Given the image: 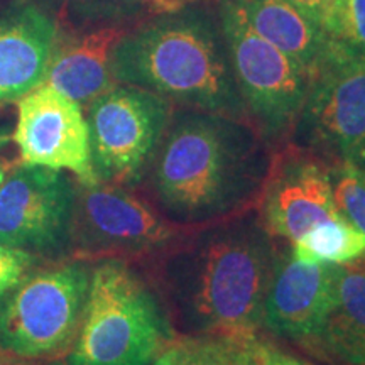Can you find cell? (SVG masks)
<instances>
[{
	"label": "cell",
	"mask_w": 365,
	"mask_h": 365,
	"mask_svg": "<svg viewBox=\"0 0 365 365\" xmlns=\"http://www.w3.org/2000/svg\"><path fill=\"white\" fill-rule=\"evenodd\" d=\"M43 365H66V362L61 359H54V360H43Z\"/></svg>",
	"instance_id": "obj_29"
},
{
	"label": "cell",
	"mask_w": 365,
	"mask_h": 365,
	"mask_svg": "<svg viewBox=\"0 0 365 365\" xmlns=\"http://www.w3.org/2000/svg\"><path fill=\"white\" fill-rule=\"evenodd\" d=\"M143 6V0H81L85 17L98 19V17H112L115 14L125 16L127 11Z\"/></svg>",
	"instance_id": "obj_25"
},
{
	"label": "cell",
	"mask_w": 365,
	"mask_h": 365,
	"mask_svg": "<svg viewBox=\"0 0 365 365\" xmlns=\"http://www.w3.org/2000/svg\"><path fill=\"white\" fill-rule=\"evenodd\" d=\"M220 33L250 124L271 149L287 143L307 97L308 71L255 33L232 0L222 4Z\"/></svg>",
	"instance_id": "obj_6"
},
{
	"label": "cell",
	"mask_w": 365,
	"mask_h": 365,
	"mask_svg": "<svg viewBox=\"0 0 365 365\" xmlns=\"http://www.w3.org/2000/svg\"><path fill=\"white\" fill-rule=\"evenodd\" d=\"M12 139L19 149L21 164L68 171L85 186L98 182L83 107L48 83L17 102Z\"/></svg>",
	"instance_id": "obj_12"
},
{
	"label": "cell",
	"mask_w": 365,
	"mask_h": 365,
	"mask_svg": "<svg viewBox=\"0 0 365 365\" xmlns=\"http://www.w3.org/2000/svg\"><path fill=\"white\" fill-rule=\"evenodd\" d=\"M191 230L195 228L168 220L148 196L137 195L127 186L76 182L70 242L73 259L150 262Z\"/></svg>",
	"instance_id": "obj_7"
},
{
	"label": "cell",
	"mask_w": 365,
	"mask_h": 365,
	"mask_svg": "<svg viewBox=\"0 0 365 365\" xmlns=\"http://www.w3.org/2000/svg\"><path fill=\"white\" fill-rule=\"evenodd\" d=\"M327 36L365 58V0H341L327 27Z\"/></svg>",
	"instance_id": "obj_21"
},
{
	"label": "cell",
	"mask_w": 365,
	"mask_h": 365,
	"mask_svg": "<svg viewBox=\"0 0 365 365\" xmlns=\"http://www.w3.org/2000/svg\"><path fill=\"white\" fill-rule=\"evenodd\" d=\"M222 33L196 14H166L132 27L112 54L118 85L154 91L182 108L250 122Z\"/></svg>",
	"instance_id": "obj_3"
},
{
	"label": "cell",
	"mask_w": 365,
	"mask_h": 365,
	"mask_svg": "<svg viewBox=\"0 0 365 365\" xmlns=\"http://www.w3.org/2000/svg\"><path fill=\"white\" fill-rule=\"evenodd\" d=\"M19 161L17 159H7V158H0V188L6 182V180L11 176V173L16 170Z\"/></svg>",
	"instance_id": "obj_26"
},
{
	"label": "cell",
	"mask_w": 365,
	"mask_h": 365,
	"mask_svg": "<svg viewBox=\"0 0 365 365\" xmlns=\"http://www.w3.org/2000/svg\"><path fill=\"white\" fill-rule=\"evenodd\" d=\"M291 252L303 262L346 266L365 255V235L340 213L298 237Z\"/></svg>",
	"instance_id": "obj_18"
},
{
	"label": "cell",
	"mask_w": 365,
	"mask_h": 365,
	"mask_svg": "<svg viewBox=\"0 0 365 365\" xmlns=\"http://www.w3.org/2000/svg\"><path fill=\"white\" fill-rule=\"evenodd\" d=\"M56 38V19L34 0H16L0 12V107L44 83Z\"/></svg>",
	"instance_id": "obj_14"
},
{
	"label": "cell",
	"mask_w": 365,
	"mask_h": 365,
	"mask_svg": "<svg viewBox=\"0 0 365 365\" xmlns=\"http://www.w3.org/2000/svg\"><path fill=\"white\" fill-rule=\"evenodd\" d=\"M362 164H365V158H364V161H362Z\"/></svg>",
	"instance_id": "obj_30"
},
{
	"label": "cell",
	"mask_w": 365,
	"mask_h": 365,
	"mask_svg": "<svg viewBox=\"0 0 365 365\" xmlns=\"http://www.w3.org/2000/svg\"><path fill=\"white\" fill-rule=\"evenodd\" d=\"M153 365H228L207 336H178Z\"/></svg>",
	"instance_id": "obj_22"
},
{
	"label": "cell",
	"mask_w": 365,
	"mask_h": 365,
	"mask_svg": "<svg viewBox=\"0 0 365 365\" xmlns=\"http://www.w3.org/2000/svg\"><path fill=\"white\" fill-rule=\"evenodd\" d=\"M38 261L34 254L0 244V299L29 276Z\"/></svg>",
	"instance_id": "obj_23"
},
{
	"label": "cell",
	"mask_w": 365,
	"mask_h": 365,
	"mask_svg": "<svg viewBox=\"0 0 365 365\" xmlns=\"http://www.w3.org/2000/svg\"><path fill=\"white\" fill-rule=\"evenodd\" d=\"M0 365H43V360H21L0 355Z\"/></svg>",
	"instance_id": "obj_27"
},
{
	"label": "cell",
	"mask_w": 365,
	"mask_h": 365,
	"mask_svg": "<svg viewBox=\"0 0 365 365\" xmlns=\"http://www.w3.org/2000/svg\"><path fill=\"white\" fill-rule=\"evenodd\" d=\"M153 279L124 259L93 264L66 365H153L178 339Z\"/></svg>",
	"instance_id": "obj_4"
},
{
	"label": "cell",
	"mask_w": 365,
	"mask_h": 365,
	"mask_svg": "<svg viewBox=\"0 0 365 365\" xmlns=\"http://www.w3.org/2000/svg\"><path fill=\"white\" fill-rule=\"evenodd\" d=\"M289 2L327 34V27L331 17L335 16L341 0H289Z\"/></svg>",
	"instance_id": "obj_24"
},
{
	"label": "cell",
	"mask_w": 365,
	"mask_h": 365,
	"mask_svg": "<svg viewBox=\"0 0 365 365\" xmlns=\"http://www.w3.org/2000/svg\"><path fill=\"white\" fill-rule=\"evenodd\" d=\"M271 156L250 122L182 108L173 113L143 182L168 220L207 227L255 208Z\"/></svg>",
	"instance_id": "obj_2"
},
{
	"label": "cell",
	"mask_w": 365,
	"mask_h": 365,
	"mask_svg": "<svg viewBox=\"0 0 365 365\" xmlns=\"http://www.w3.org/2000/svg\"><path fill=\"white\" fill-rule=\"evenodd\" d=\"M291 143L325 161L362 163L365 158V58L330 39L308 91Z\"/></svg>",
	"instance_id": "obj_9"
},
{
	"label": "cell",
	"mask_w": 365,
	"mask_h": 365,
	"mask_svg": "<svg viewBox=\"0 0 365 365\" xmlns=\"http://www.w3.org/2000/svg\"><path fill=\"white\" fill-rule=\"evenodd\" d=\"M304 346L344 365H365V255L336 267L330 312Z\"/></svg>",
	"instance_id": "obj_16"
},
{
	"label": "cell",
	"mask_w": 365,
	"mask_h": 365,
	"mask_svg": "<svg viewBox=\"0 0 365 365\" xmlns=\"http://www.w3.org/2000/svg\"><path fill=\"white\" fill-rule=\"evenodd\" d=\"M255 212L274 239L289 244L340 215L333 202L331 164L291 140L274 148Z\"/></svg>",
	"instance_id": "obj_11"
},
{
	"label": "cell",
	"mask_w": 365,
	"mask_h": 365,
	"mask_svg": "<svg viewBox=\"0 0 365 365\" xmlns=\"http://www.w3.org/2000/svg\"><path fill=\"white\" fill-rule=\"evenodd\" d=\"M207 339L228 365H313L276 345L261 331H235Z\"/></svg>",
	"instance_id": "obj_19"
},
{
	"label": "cell",
	"mask_w": 365,
	"mask_h": 365,
	"mask_svg": "<svg viewBox=\"0 0 365 365\" xmlns=\"http://www.w3.org/2000/svg\"><path fill=\"white\" fill-rule=\"evenodd\" d=\"M331 185L336 210L365 235V164H333Z\"/></svg>",
	"instance_id": "obj_20"
},
{
	"label": "cell",
	"mask_w": 365,
	"mask_h": 365,
	"mask_svg": "<svg viewBox=\"0 0 365 365\" xmlns=\"http://www.w3.org/2000/svg\"><path fill=\"white\" fill-rule=\"evenodd\" d=\"M250 27L299 63L308 75L322 61L330 38L289 0H232Z\"/></svg>",
	"instance_id": "obj_17"
},
{
	"label": "cell",
	"mask_w": 365,
	"mask_h": 365,
	"mask_svg": "<svg viewBox=\"0 0 365 365\" xmlns=\"http://www.w3.org/2000/svg\"><path fill=\"white\" fill-rule=\"evenodd\" d=\"M76 182L65 171L17 164L0 188V244L36 257H70Z\"/></svg>",
	"instance_id": "obj_10"
},
{
	"label": "cell",
	"mask_w": 365,
	"mask_h": 365,
	"mask_svg": "<svg viewBox=\"0 0 365 365\" xmlns=\"http://www.w3.org/2000/svg\"><path fill=\"white\" fill-rule=\"evenodd\" d=\"M130 29L127 24H108L86 33L68 34L58 27L44 83L86 108L95 98L118 85L112 75V54Z\"/></svg>",
	"instance_id": "obj_15"
},
{
	"label": "cell",
	"mask_w": 365,
	"mask_h": 365,
	"mask_svg": "<svg viewBox=\"0 0 365 365\" xmlns=\"http://www.w3.org/2000/svg\"><path fill=\"white\" fill-rule=\"evenodd\" d=\"M175 113L154 91L115 85L86 107L91 164L100 182L135 188L144 181Z\"/></svg>",
	"instance_id": "obj_8"
},
{
	"label": "cell",
	"mask_w": 365,
	"mask_h": 365,
	"mask_svg": "<svg viewBox=\"0 0 365 365\" xmlns=\"http://www.w3.org/2000/svg\"><path fill=\"white\" fill-rule=\"evenodd\" d=\"M335 264L296 259L291 244L277 239V257L262 303L259 330L307 345L325 322L335 298Z\"/></svg>",
	"instance_id": "obj_13"
},
{
	"label": "cell",
	"mask_w": 365,
	"mask_h": 365,
	"mask_svg": "<svg viewBox=\"0 0 365 365\" xmlns=\"http://www.w3.org/2000/svg\"><path fill=\"white\" fill-rule=\"evenodd\" d=\"M277 239L255 208L200 227L150 261V279L180 336L261 331Z\"/></svg>",
	"instance_id": "obj_1"
},
{
	"label": "cell",
	"mask_w": 365,
	"mask_h": 365,
	"mask_svg": "<svg viewBox=\"0 0 365 365\" xmlns=\"http://www.w3.org/2000/svg\"><path fill=\"white\" fill-rule=\"evenodd\" d=\"M12 140V132L7 129V127L0 125V150L4 148H7L9 143Z\"/></svg>",
	"instance_id": "obj_28"
},
{
	"label": "cell",
	"mask_w": 365,
	"mask_h": 365,
	"mask_svg": "<svg viewBox=\"0 0 365 365\" xmlns=\"http://www.w3.org/2000/svg\"><path fill=\"white\" fill-rule=\"evenodd\" d=\"M93 264L58 259L27 276L0 304V355L21 360L66 357L78 335Z\"/></svg>",
	"instance_id": "obj_5"
}]
</instances>
